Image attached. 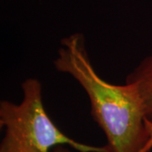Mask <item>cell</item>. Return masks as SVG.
<instances>
[{
    "label": "cell",
    "instance_id": "cell-1",
    "mask_svg": "<svg viewBox=\"0 0 152 152\" xmlns=\"http://www.w3.org/2000/svg\"><path fill=\"white\" fill-rule=\"evenodd\" d=\"M56 70L70 75L86 93L94 121L103 131L109 152H140L151 138L147 118L134 86L114 85L94 69L86 37L73 33L60 42L53 61Z\"/></svg>",
    "mask_w": 152,
    "mask_h": 152
},
{
    "label": "cell",
    "instance_id": "cell-3",
    "mask_svg": "<svg viewBox=\"0 0 152 152\" xmlns=\"http://www.w3.org/2000/svg\"><path fill=\"white\" fill-rule=\"evenodd\" d=\"M125 82L134 86L147 118L152 120V52L127 75Z\"/></svg>",
    "mask_w": 152,
    "mask_h": 152
},
{
    "label": "cell",
    "instance_id": "cell-2",
    "mask_svg": "<svg viewBox=\"0 0 152 152\" xmlns=\"http://www.w3.org/2000/svg\"><path fill=\"white\" fill-rule=\"evenodd\" d=\"M21 91L20 103L8 100L0 102V125L4 128L0 152H51L58 145L79 152H109L107 145L83 144L60 130L46 111L39 80L26 79Z\"/></svg>",
    "mask_w": 152,
    "mask_h": 152
},
{
    "label": "cell",
    "instance_id": "cell-4",
    "mask_svg": "<svg viewBox=\"0 0 152 152\" xmlns=\"http://www.w3.org/2000/svg\"><path fill=\"white\" fill-rule=\"evenodd\" d=\"M151 138L150 139L145 147L140 152H149L152 149V120H151ZM51 152H70V151L68 148L64 147V145H58L54 147Z\"/></svg>",
    "mask_w": 152,
    "mask_h": 152
}]
</instances>
